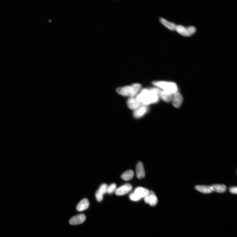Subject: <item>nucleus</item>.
I'll return each instance as SVG.
<instances>
[{
	"instance_id": "nucleus-1",
	"label": "nucleus",
	"mask_w": 237,
	"mask_h": 237,
	"mask_svg": "<svg viewBox=\"0 0 237 237\" xmlns=\"http://www.w3.org/2000/svg\"><path fill=\"white\" fill-rule=\"evenodd\" d=\"M160 91V89L157 87L144 88L137 94L136 98L141 104L147 106L159 101Z\"/></svg>"
},
{
	"instance_id": "nucleus-2",
	"label": "nucleus",
	"mask_w": 237,
	"mask_h": 237,
	"mask_svg": "<svg viewBox=\"0 0 237 237\" xmlns=\"http://www.w3.org/2000/svg\"><path fill=\"white\" fill-rule=\"evenodd\" d=\"M141 88V84H135L131 86L119 87L116 90V91L123 96L134 97L140 92Z\"/></svg>"
},
{
	"instance_id": "nucleus-3",
	"label": "nucleus",
	"mask_w": 237,
	"mask_h": 237,
	"mask_svg": "<svg viewBox=\"0 0 237 237\" xmlns=\"http://www.w3.org/2000/svg\"><path fill=\"white\" fill-rule=\"evenodd\" d=\"M153 84L157 88L173 94L178 91L177 85L174 82L155 81L153 82Z\"/></svg>"
},
{
	"instance_id": "nucleus-4",
	"label": "nucleus",
	"mask_w": 237,
	"mask_h": 237,
	"mask_svg": "<svg viewBox=\"0 0 237 237\" xmlns=\"http://www.w3.org/2000/svg\"><path fill=\"white\" fill-rule=\"evenodd\" d=\"M175 31L183 36H190L194 34L196 29L193 26L185 27L181 25H177Z\"/></svg>"
},
{
	"instance_id": "nucleus-5",
	"label": "nucleus",
	"mask_w": 237,
	"mask_h": 237,
	"mask_svg": "<svg viewBox=\"0 0 237 237\" xmlns=\"http://www.w3.org/2000/svg\"><path fill=\"white\" fill-rule=\"evenodd\" d=\"M132 189V186L130 184H126L116 189L115 194L118 196H122L129 192Z\"/></svg>"
},
{
	"instance_id": "nucleus-6",
	"label": "nucleus",
	"mask_w": 237,
	"mask_h": 237,
	"mask_svg": "<svg viewBox=\"0 0 237 237\" xmlns=\"http://www.w3.org/2000/svg\"><path fill=\"white\" fill-rule=\"evenodd\" d=\"M183 101V98L182 95L178 91L173 94L172 102L174 107H180L182 105Z\"/></svg>"
},
{
	"instance_id": "nucleus-7",
	"label": "nucleus",
	"mask_w": 237,
	"mask_h": 237,
	"mask_svg": "<svg viewBox=\"0 0 237 237\" xmlns=\"http://www.w3.org/2000/svg\"><path fill=\"white\" fill-rule=\"evenodd\" d=\"M148 110V107L147 106L141 105L138 109L134 110V117L136 118L142 117L147 113Z\"/></svg>"
},
{
	"instance_id": "nucleus-8",
	"label": "nucleus",
	"mask_w": 237,
	"mask_h": 237,
	"mask_svg": "<svg viewBox=\"0 0 237 237\" xmlns=\"http://www.w3.org/2000/svg\"><path fill=\"white\" fill-rule=\"evenodd\" d=\"M85 219V216L84 214H80L73 217L70 220L69 223L71 225H77L84 223Z\"/></svg>"
},
{
	"instance_id": "nucleus-9",
	"label": "nucleus",
	"mask_w": 237,
	"mask_h": 237,
	"mask_svg": "<svg viewBox=\"0 0 237 237\" xmlns=\"http://www.w3.org/2000/svg\"><path fill=\"white\" fill-rule=\"evenodd\" d=\"M127 105L130 109L135 110L138 109L141 104L137 100L136 97H131L128 99Z\"/></svg>"
},
{
	"instance_id": "nucleus-10",
	"label": "nucleus",
	"mask_w": 237,
	"mask_h": 237,
	"mask_svg": "<svg viewBox=\"0 0 237 237\" xmlns=\"http://www.w3.org/2000/svg\"><path fill=\"white\" fill-rule=\"evenodd\" d=\"M136 173L137 178L139 179H141L145 177V173L144 165L141 161H139L136 165Z\"/></svg>"
},
{
	"instance_id": "nucleus-11",
	"label": "nucleus",
	"mask_w": 237,
	"mask_h": 237,
	"mask_svg": "<svg viewBox=\"0 0 237 237\" xmlns=\"http://www.w3.org/2000/svg\"><path fill=\"white\" fill-rule=\"evenodd\" d=\"M90 205L88 199L86 198L83 199L77 205V209L78 211H81L86 210Z\"/></svg>"
},
{
	"instance_id": "nucleus-12",
	"label": "nucleus",
	"mask_w": 237,
	"mask_h": 237,
	"mask_svg": "<svg viewBox=\"0 0 237 237\" xmlns=\"http://www.w3.org/2000/svg\"><path fill=\"white\" fill-rule=\"evenodd\" d=\"M173 95V94L160 89L159 96L164 102H169L172 101Z\"/></svg>"
},
{
	"instance_id": "nucleus-13",
	"label": "nucleus",
	"mask_w": 237,
	"mask_h": 237,
	"mask_svg": "<svg viewBox=\"0 0 237 237\" xmlns=\"http://www.w3.org/2000/svg\"><path fill=\"white\" fill-rule=\"evenodd\" d=\"M134 192L141 198H142L148 196L149 191L146 189L139 187L135 189Z\"/></svg>"
},
{
	"instance_id": "nucleus-14",
	"label": "nucleus",
	"mask_w": 237,
	"mask_h": 237,
	"mask_svg": "<svg viewBox=\"0 0 237 237\" xmlns=\"http://www.w3.org/2000/svg\"><path fill=\"white\" fill-rule=\"evenodd\" d=\"M195 189L199 192L205 194H209L213 192L211 186L206 185H197Z\"/></svg>"
},
{
	"instance_id": "nucleus-15",
	"label": "nucleus",
	"mask_w": 237,
	"mask_h": 237,
	"mask_svg": "<svg viewBox=\"0 0 237 237\" xmlns=\"http://www.w3.org/2000/svg\"><path fill=\"white\" fill-rule=\"evenodd\" d=\"M160 21L162 24L169 30L174 31L176 30L177 25L173 23L170 22L163 18H161Z\"/></svg>"
},
{
	"instance_id": "nucleus-16",
	"label": "nucleus",
	"mask_w": 237,
	"mask_h": 237,
	"mask_svg": "<svg viewBox=\"0 0 237 237\" xmlns=\"http://www.w3.org/2000/svg\"><path fill=\"white\" fill-rule=\"evenodd\" d=\"M149 203L152 206H155L157 203L158 199L154 192L153 191H149Z\"/></svg>"
},
{
	"instance_id": "nucleus-17",
	"label": "nucleus",
	"mask_w": 237,
	"mask_h": 237,
	"mask_svg": "<svg viewBox=\"0 0 237 237\" xmlns=\"http://www.w3.org/2000/svg\"><path fill=\"white\" fill-rule=\"evenodd\" d=\"M211 186L213 191L219 193L225 192L227 189L226 186L223 185H214Z\"/></svg>"
},
{
	"instance_id": "nucleus-18",
	"label": "nucleus",
	"mask_w": 237,
	"mask_h": 237,
	"mask_svg": "<svg viewBox=\"0 0 237 237\" xmlns=\"http://www.w3.org/2000/svg\"><path fill=\"white\" fill-rule=\"evenodd\" d=\"M134 175V171L132 170H128L122 174L121 178L124 181H128L132 179Z\"/></svg>"
},
{
	"instance_id": "nucleus-19",
	"label": "nucleus",
	"mask_w": 237,
	"mask_h": 237,
	"mask_svg": "<svg viewBox=\"0 0 237 237\" xmlns=\"http://www.w3.org/2000/svg\"><path fill=\"white\" fill-rule=\"evenodd\" d=\"M116 190V185L115 184H112L108 186L107 193L109 194L113 193Z\"/></svg>"
},
{
	"instance_id": "nucleus-20",
	"label": "nucleus",
	"mask_w": 237,
	"mask_h": 237,
	"mask_svg": "<svg viewBox=\"0 0 237 237\" xmlns=\"http://www.w3.org/2000/svg\"><path fill=\"white\" fill-rule=\"evenodd\" d=\"M108 187V186L107 184H104L100 186L99 190L103 194H104L107 193Z\"/></svg>"
},
{
	"instance_id": "nucleus-21",
	"label": "nucleus",
	"mask_w": 237,
	"mask_h": 237,
	"mask_svg": "<svg viewBox=\"0 0 237 237\" xmlns=\"http://www.w3.org/2000/svg\"><path fill=\"white\" fill-rule=\"evenodd\" d=\"M130 198L131 200L134 201H138L141 199L135 192L130 195Z\"/></svg>"
},
{
	"instance_id": "nucleus-22",
	"label": "nucleus",
	"mask_w": 237,
	"mask_h": 237,
	"mask_svg": "<svg viewBox=\"0 0 237 237\" xmlns=\"http://www.w3.org/2000/svg\"><path fill=\"white\" fill-rule=\"evenodd\" d=\"M103 194L99 190L97 191L96 193H95V196L98 202H100L102 201L103 199Z\"/></svg>"
},
{
	"instance_id": "nucleus-23",
	"label": "nucleus",
	"mask_w": 237,
	"mask_h": 237,
	"mask_svg": "<svg viewBox=\"0 0 237 237\" xmlns=\"http://www.w3.org/2000/svg\"><path fill=\"white\" fill-rule=\"evenodd\" d=\"M230 192L232 194H236L237 193V188L236 187H232L230 189Z\"/></svg>"
},
{
	"instance_id": "nucleus-24",
	"label": "nucleus",
	"mask_w": 237,
	"mask_h": 237,
	"mask_svg": "<svg viewBox=\"0 0 237 237\" xmlns=\"http://www.w3.org/2000/svg\"><path fill=\"white\" fill-rule=\"evenodd\" d=\"M144 201L145 203H149V197L148 195V196L145 197L144 198Z\"/></svg>"
}]
</instances>
